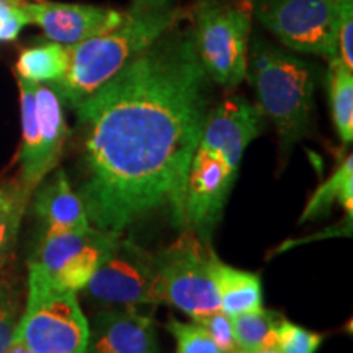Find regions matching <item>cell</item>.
Masks as SVG:
<instances>
[{
  "instance_id": "cell-1",
  "label": "cell",
  "mask_w": 353,
  "mask_h": 353,
  "mask_svg": "<svg viewBox=\"0 0 353 353\" xmlns=\"http://www.w3.org/2000/svg\"><path fill=\"white\" fill-rule=\"evenodd\" d=\"M205 69L192 30H170L77 105L90 224L123 232L156 210L185 226L190 167L206 117Z\"/></svg>"
},
{
  "instance_id": "cell-2",
  "label": "cell",
  "mask_w": 353,
  "mask_h": 353,
  "mask_svg": "<svg viewBox=\"0 0 353 353\" xmlns=\"http://www.w3.org/2000/svg\"><path fill=\"white\" fill-rule=\"evenodd\" d=\"M179 19V10L144 17L128 13V19L112 32L68 46V70L59 82L52 83V88L77 107L176 25Z\"/></svg>"
},
{
  "instance_id": "cell-3",
  "label": "cell",
  "mask_w": 353,
  "mask_h": 353,
  "mask_svg": "<svg viewBox=\"0 0 353 353\" xmlns=\"http://www.w3.org/2000/svg\"><path fill=\"white\" fill-rule=\"evenodd\" d=\"M259 108L275 125L285 145L306 134L314 110V72L301 57L259 39L249 48L247 72Z\"/></svg>"
},
{
  "instance_id": "cell-4",
  "label": "cell",
  "mask_w": 353,
  "mask_h": 353,
  "mask_svg": "<svg viewBox=\"0 0 353 353\" xmlns=\"http://www.w3.org/2000/svg\"><path fill=\"white\" fill-rule=\"evenodd\" d=\"M13 337L33 353H87L90 324L77 293L61 288L38 262L28 268V298Z\"/></svg>"
},
{
  "instance_id": "cell-5",
  "label": "cell",
  "mask_w": 353,
  "mask_h": 353,
  "mask_svg": "<svg viewBox=\"0 0 353 353\" xmlns=\"http://www.w3.org/2000/svg\"><path fill=\"white\" fill-rule=\"evenodd\" d=\"M250 13L244 6L203 2L195 12L192 30L198 59L206 76L224 88L245 79L249 59Z\"/></svg>"
},
{
  "instance_id": "cell-6",
  "label": "cell",
  "mask_w": 353,
  "mask_h": 353,
  "mask_svg": "<svg viewBox=\"0 0 353 353\" xmlns=\"http://www.w3.org/2000/svg\"><path fill=\"white\" fill-rule=\"evenodd\" d=\"M216 254L195 236L180 237L156 255V296L193 317L219 311L214 280Z\"/></svg>"
},
{
  "instance_id": "cell-7",
  "label": "cell",
  "mask_w": 353,
  "mask_h": 353,
  "mask_svg": "<svg viewBox=\"0 0 353 353\" xmlns=\"http://www.w3.org/2000/svg\"><path fill=\"white\" fill-rule=\"evenodd\" d=\"M343 0H254V13L290 50L337 56V30Z\"/></svg>"
},
{
  "instance_id": "cell-8",
  "label": "cell",
  "mask_w": 353,
  "mask_h": 353,
  "mask_svg": "<svg viewBox=\"0 0 353 353\" xmlns=\"http://www.w3.org/2000/svg\"><path fill=\"white\" fill-rule=\"evenodd\" d=\"M83 291L95 303L125 307L159 304L156 296V255L123 234L101 260Z\"/></svg>"
},
{
  "instance_id": "cell-9",
  "label": "cell",
  "mask_w": 353,
  "mask_h": 353,
  "mask_svg": "<svg viewBox=\"0 0 353 353\" xmlns=\"http://www.w3.org/2000/svg\"><path fill=\"white\" fill-rule=\"evenodd\" d=\"M121 234L97 228L81 232L46 231L34 262H38L57 286L77 293L85 288L97 267Z\"/></svg>"
},
{
  "instance_id": "cell-10",
  "label": "cell",
  "mask_w": 353,
  "mask_h": 353,
  "mask_svg": "<svg viewBox=\"0 0 353 353\" xmlns=\"http://www.w3.org/2000/svg\"><path fill=\"white\" fill-rule=\"evenodd\" d=\"M236 176L218 154L196 148L185 196V226L201 241H210Z\"/></svg>"
},
{
  "instance_id": "cell-11",
  "label": "cell",
  "mask_w": 353,
  "mask_h": 353,
  "mask_svg": "<svg viewBox=\"0 0 353 353\" xmlns=\"http://www.w3.org/2000/svg\"><path fill=\"white\" fill-rule=\"evenodd\" d=\"M30 23L38 25L51 41L72 46L118 28L128 13L108 7L81 3L37 2L21 3Z\"/></svg>"
},
{
  "instance_id": "cell-12",
  "label": "cell",
  "mask_w": 353,
  "mask_h": 353,
  "mask_svg": "<svg viewBox=\"0 0 353 353\" xmlns=\"http://www.w3.org/2000/svg\"><path fill=\"white\" fill-rule=\"evenodd\" d=\"M262 112L242 97H229L208 112L198 148L218 154L232 172H239L244 152L257 138Z\"/></svg>"
},
{
  "instance_id": "cell-13",
  "label": "cell",
  "mask_w": 353,
  "mask_h": 353,
  "mask_svg": "<svg viewBox=\"0 0 353 353\" xmlns=\"http://www.w3.org/2000/svg\"><path fill=\"white\" fill-rule=\"evenodd\" d=\"M87 353H157L152 319L134 307L100 312L90 325Z\"/></svg>"
},
{
  "instance_id": "cell-14",
  "label": "cell",
  "mask_w": 353,
  "mask_h": 353,
  "mask_svg": "<svg viewBox=\"0 0 353 353\" xmlns=\"http://www.w3.org/2000/svg\"><path fill=\"white\" fill-rule=\"evenodd\" d=\"M34 211L46 231L81 232L94 228L81 195L70 188L63 170H57L50 182L39 188L34 196Z\"/></svg>"
},
{
  "instance_id": "cell-15",
  "label": "cell",
  "mask_w": 353,
  "mask_h": 353,
  "mask_svg": "<svg viewBox=\"0 0 353 353\" xmlns=\"http://www.w3.org/2000/svg\"><path fill=\"white\" fill-rule=\"evenodd\" d=\"M37 113L39 128V151L37 161L38 185L54 169L63 152L64 141L68 138V125H65L61 97L50 85L37 83Z\"/></svg>"
},
{
  "instance_id": "cell-16",
  "label": "cell",
  "mask_w": 353,
  "mask_h": 353,
  "mask_svg": "<svg viewBox=\"0 0 353 353\" xmlns=\"http://www.w3.org/2000/svg\"><path fill=\"white\" fill-rule=\"evenodd\" d=\"M214 280L219 294V309L229 317L263 307L262 281L257 273L239 270L214 259Z\"/></svg>"
},
{
  "instance_id": "cell-17",
  "label": "cell",
  "mask_w": 353,
  "mask_h": 353,
  "mask_svg": "<svg viewBox=\"0 0 353 353\" xmlns=\"http://www.w3.org/2000/svg\"><path fill=\"white\" fill-rule=\"evenodd\" d=\"M21 110V187L32 193L38 187L37 161L39 151V128L37 113V83L19 79Z\"/></svg>"
},
{
  "instance_id": "cell-18",
  "label": "cell",
  "mask_w": 353,
  "mask_h": 353,
  "mask_svg": "<svg viewBox=\"0 0 353 353\" xmlns=\"http://www.w3.org/2000/svg\"><path fill=\"white\" fill-rule=\"evenodd\" d=\"M334 205H341L348 213V218L352 219L353 213V159L348 156L343 159L337 169L332 172V175L325 180L324 183L319 185L311 200L307 201L304 208L301 219L304 221L321 218L325 216L332 210Z\"/></svg>"
},
{
  "instance_id": "cell-19",
  "label": "cell",
  "mask_w": 353,
  "mask_h": 353,
  "mask_svg": "<svg viewBox=\"0 0 353 353\" xmlns=\"http://www.w3.org/2000/svg\"><path fill=\"white\" fill-rule=\"evenodd\" d=\"M68 65V46L51 41L21 51L15 69L20 79H25V81L56 83L64 77Z\"/></svg>"
},
{
  "instance_id": "cell-20",
  "label": "cell",
  "mask_w": 353,
  "mask_h": 353,
  "mask_svg": "<svg viewBox=\"0 0 353 353\" xmlns=\"http://www.w3.org/2000/svg\"><path fill=\"white\" fill-rule=\"evenodd\" d=\"M329 101L332 121L343 144L353 139V74L337 56L329 59Z\"/></svg>"
},
{
  "instance_id": "cell-21",
  "label": "cell",
  "mask_w": 353,
  "mask_h": 353,
  "mask_svg": "<svg viewBox=\"0 0 353 353\" xmlns=\"http://www.w3.org/2000/svg\"><path fill=\"white\" fill-rule=\"evenodd\" d=\"M231 319L239 353H254L260 348L276 345V329L283 319L278 312L260 307Z\"/></svg>"
},
{
  "instance_id": "cell-22",
  "label": "cell",
  "mask_w": 353,
  "mask_h": 353,
  "mask_svg": "<svg viewBox=\"0 0 353 353\" xmlns=\"http://www.w3.org/2000/svg\"><path fill=\"white\" fill-rule=\"evenodd\" d=\"M30 195L21 185H0V263L15 244Z\"/></svg>"
},
{
  "instance_id": "cell-23",
  "label": "cell",
  "mask_w": 353,
  "mask_h": 353,
  "mask_svg": "<svg viewBox=\"0 0 353 353\" xmlns=\"http://www.w3.org/2000/svg\"><path fill=\"white\" fill-rule=\"evenodd\" d=\"M167 330L176 343V353H223L205 329L196 322H182L170 319Z\"/></svg>"
},
{
  "instance_id": "cell-24",
  "label": "cell",
  "mask_w": 353,
  "mask_h": 353,
  "mask_svg": "<svg viewBox=\"0 0 353 353\" xmlns=\"http://www.w3.org/2000/svg\"><path fill=\"white\" fill-rule=\"evenodd\" d=\"M321 334L281 319L276 329V347L281 353H316L322 345Z\"/></svg>"
},
{
  "instance_id": "cell-25",
  "label": "cell",
  "mask_w": 353,
  "mask_h": 353,
  "mask_svg": "<svg viewBox=\"0 0 353 353\" xmlns=\"http://www.w3.org/2000/svg\"><path fill=\"white\" fill-rule=\"evenodd\" d=\"M193 322H196L200 327L208 332V335L216 342L223 353H239L237 348L236 337H234L232 319L223 311H214L210 314H203L193 317Z\"/></svg>"
},
{
  "instance_id": "cell-26",
  "label": "cell",
  "mask_w": 353,
  "mask_h": 353,
  "mask_svg": "<svg viewBox=\"0 0 353 353\" xmlns=\"http://www.w3.org/2000/svg\"><path fill=\"white\" fill-rule=\"evenodd\" d=\"M337 57L353 70V0H343L337 30Z\"/></svg>"
},
{
  "instance_id": "cell-27",
  "label": "cell",
  "mask_w": 353,
  "mask_h": 353,
  "mask_svg": "<svg viewBox=\"0 0 353 353\" xmlns=\"http://www.w3.org/2000/svg\"><path fill=\"white\" fill-rule=\"evenodd\" d=\"M17 325V311L12 303L0 296V353H7L13 341Z\"/></svg>"
},
{
  "instance_id": "cell-28",
  "label": "cell",
  "mask_w": 353,
  "mask_h": 353,
  "mask_svg": "<svg viewBox=\"0 0 353 353\" xmlns=\"http://www.w3.org/2000/svg\"><path fill=\"white\" fill-rule=\"evenodd\" d=\"M28 23H30L28 17H26L23 7H20V10L17 12L15 15H12L10 19L0 21V43L13 41V39L19 38L21 30H23Z\"/></svg>"
},
{
  "instance_id": "cell-29",
  "label": "cell",
  "mask_w": 353,
  "mask_h": 353,
  "mask_svg": "<svg viewBox=\"0 0 353 353\" xmlns=\"http://www.w3.org/2000/svg\"><path fill=\"white\" fill-rule=\"evenodd\" d=\"M172 0H131L130 15L144 17L172 10Z\"/></svg>"
},
{
  "instance_id": "cell-30",
  "label": "cell",
  "mask_w": 353,
  "mask_h": 353,
  "mask_svg": "<svg viewBox=\"0 0 353 353\" xmlns=\"http://www.w3.org/2000/svg\"><path fill=\"white\" fill-rule=\"evenodd\" d=\"M20 7L21 3H19V0H0V21L15 15L20 10Z\"/></svg>"
},
{
  "instance_id": "cell-31",
  "label": "cell",
  "mask_w": 353,
  "mask_h": 353,
  "mask_svg": "<svg viewBox=\"0 0 353 353\" xmlns=\"http://www.w3.org/2000/svg\"><path fill=\"white\" fill-rule=\"evenodd\" d=\"M7 353H33V352L30 350L28 347H25L20 341H17V339L13 337V341L10 343V347H8Z\"/></svg>"
},
{
  "instance_id": "cell-32",
  "label": "cell",
  "mask_w": 353,
  "mask_h": 353,
  "mask_svg": "<svg viewBox=\"0 0 353 353\" xmlns=\"http://www.w3.org/2000/svg\"><path fill=\"white\" fill-rule=\"evenodd\" d=\"M254 353H281L280 348L276 345H272V347H265V348H260V350L254 352Z\"/></svg>"
},
{
  "instance_id": "cell-33",
  "label": "cell",
  "mask_w": 353,
  "mask_h": 353,
  "mask_svg": "<svg viewBox=\"0 0 353 353\" xmlns=\"http://www.w3.org/2000/svg\"><path fill=\"white\" fill-rule=\"evenodd\" d=\"M0 296H2V283H0Z\"/></svg>"
}]
</instances>
